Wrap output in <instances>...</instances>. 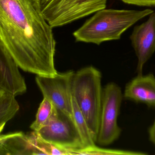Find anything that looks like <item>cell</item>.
Masks as SVG:
<instances>
[{
	"label": "cell",
	"mask_w": 155,
	"mask_h": 155,
	"mask_svg": "<svg viewBox=\"0 0 155 155\" xmlns=\"http://www.w3.org/2000/svg\"><path fill=\"white\" fill-rule=\"evenodd\" d=\"M58 111L52 103L47 98L44 97L37 111L35 121L30 128L33 131H38L48 125L57 115Z\"/></svg>",
	"instance_id": "13"
},
{
	"label": "cell",
	"mask_w": 155,
	"mask_h": 155,
	"mask_svg": "<svg viewBox=\"0 0 155 155\" xmlns=\"http://www.w3.org/2000/svg\"><path fill=\"white\" fill-rule=\"evenodd\" d=\"M38 0H0V39L19 68L54 76L56 42Z\"/></svg>",
	"instance_id": "1"
},
{
	"label": "cell",
	"mask_w": 155,
	"mask_h": 155,
	"mask_svg": "<svg viewBox=\"0 0 155 155\" xmlns=\"http://www.w3.org/2000/svg\"><path fill=\"white\" fill-rule=\"evenodd\" d=\"M5 93H4L3 92L0 90V99L2 98V96H3V95Z\"/></svg>",
	"instance_id": "19"
},
{
	"label": "cell",
	"mask_w": 155,
	"mask_h": 155,
	"mask_svg": "<svg viewBox=\"0 0 155 155\" xmlns=\"http://www.w3.org/2000/svg\"><path fill=\"white\" fill-rule=\"evenodd\" d=\"M102 75L97 69L87 66L74 73L72 95L84 116L96 143L99 130L103 91Z\"/></svg>",
	"instance_id": "3"
},
{
	"label": "cell",
	"mask_w": 155,
	"mask_h": 155,
	"mask_svg": "<svg viewBox=\"0 0 155 155\" xmlns=\"http://www.w3.org/2000/svg\"><path fill=\"white\" fill-rule=\"evenodd\" d=\"M121 88L115 83H109L103 89L99 130L96 143L107 146L117 140L121 129L117 118L123 98Z\"/></svg>",
	"instance_id": "5"
},
{
	"label": "cell",
	"mask_w": 155,
	"mask_h": 155,
	"mask_svg": "<svg viewBox=\"0 0 155 155\" xmlns=\"http://www.w3.org/2000/svg\"><path fill=\"white\" fill-rule=\"evenodd\" d=\"M74 72L57 73L54 76H36L35 81L43 95L55 108L70 117L73 116L72 82Z\"/></svg>",
	"instance_id": "6"
},
{
	"label": "cell",
	"mask_w": 155,
	"mask_h": 155,
	"mask_svg": "<svg viewBox=\"0 0 155 155\" xmlns=\"http://www.w3.org/2000/svg\"><path fill=\"white\" fill-rule=\"evenodd\" d=\"M72 107L73 119L82 140L84 148L94 146L96 143L92 136L87 122L73 97H72Z\"/></svg>",
	"instance_id": "12"
},
{
	"label": "cell",
	"mask_w": 155,
	"mask_h": 155,
	"mask_svg": "<svg viewBox=\"0 0 155 155\" xmlns=\"http://www.w3.org/2000/svg\"><path fill=\"white\" fill-rule=\"evenodd\" d=\"M19 66L0 39V90L16 96L27 90Z\"/></svg>",
	"instance_id": "9"
},
{
	"label": "cell",
	"mask_w": 155,
	"mask_h": 155,
	"mask_svg": "<svg viewBox=\"0 0 155 155\" xmlns=\"http://www.w3.org/2000/svg\"><path fill=\"white\" fill-rule=\"evenodd\" d=\"M68 155H147V153L141 152H134V151H125V150H113V149H106L99 148L96 146L91 147L83 149L78 150H68L67 151Z\"/></svg>",
	"instance_id": "15"
},
{
	"label": "cell",
	"mask_w": 155,
	"mask_h": 155,
	"mask_svg": "<svg viewBox=\"0 0 155 155\" xmlns=\"http://www.w3.org/2000/svg\"><path fill=\"white\" fill-rule=\"evenodd\" d=\"M43 155L35 143L33 133L1 135L0 155Z\"/></svg>",
	"instance_id": "11"
},
{
	"label": "cell",
	"mask_w": 155,
	"mask_h": 155,
	"mask_svg": "<svg viewBox=\"0 0 155 155\" xmlns=\"http://www.w3.org/2000/svg\"><path fill=\"white\" fill-rule=\"evenodd\" d=\"M52 28L63 26L106 7L107 0H38Z\"/></svg>",
	"instance_id": "4"
},
{
	"label": "cell",
	"mask_w": 155,
	"mask_h": 155,
	"mask_svg": "<svg viewBox=\"0 0 155 155\" xmlns=\"http://www.w3.org/2000/svg\"><path fill=\"white\" fill-rule=\"evenodd\" d=\"M148 135L149 140L155 146V119L153 125L148 129Z\"/></svg>",
	"instance_id": "17"
},
{
	"label": "cell",
	"mask_w": 155,
	"mask_h": 155,
	"mask_svg": "<svg viewBox=\"0 0 155 155\" xmlns=\"http://www.w3.org/2000/svg\"><path fill=\"white\" fill-rule=\"evenodd\" d=\"M4 127L5 126H2L0 127V136H1V133H2V132L3 130Z\"/></svg>",
	"instance_id": "18"
},
{
	"label": "cell",
	"mask_w": 155,
	"mask_h": 155,
	"mask_svg": "<svg viewBox=\"0 0 155 155\" xmlns=\"http://www.w3.org/2000/svg\"><path fill=\"white\" fill-rule=\"evenodd\" d=\"M130 39L137 58V73L143 74L145 65L155 52L154 11L146 22L135 26Z\"/></svg>",
	"instance_id": "8"
},
{
	"label": "cell",
	"mask_w": 155,
	"mask_h": 155,
	"mask_svg": "<svg viewBox=\"0 0 155 155\" xmlns=\"http://www.w3.org/2000/svg\"><path fill=\"white\" fill-rule=\"evenodd\" d=\"M154 12L143 10L101 9L74 32L77 42L101 44L119 40L124 32Z\"/></svg>",
	"instance_id": "2"
},
{
	"label": "cell",
	"mask_w": 155,
	"mask_h": 155,
	"mask_svg": "<svg viewBox=\"0 0 155 155\" xmlns=\"http://www.w3.org/2000/svg\"><path fill=\"white\" fill-rule=\"evenodd\" d=\"M128 4L142 6H155V0H121Z\"/></svg>",
	"instance_id": "16"
},
{
	"label": "cell",
	"mask_w": 155,
	"mask_h": 155,
	"mask_svg": "<svg viewBox=\"0 0 155 155\" xmlns=\"http://www.w3.org/2000/svg\"><path fill=\"white\" fill-rule=\"evenodd\" d=\"M36 132L44 140L66 152L84 148L72 117L60 111L48 125Z\"/></svg>",
	"instance_id": "7"
},
{
	"label": "cell",
	"mask_w": 155,
	"mask_h": 155,
	"mask_svg": "<svg viewBox=\"0 0 155 155\" xmlns=\"http://www.w3.org/2000/svg\"><path fill=\"white\" fill-rule=\"evenodd\" d=\"M123 97L136 103L155 107V76L153 74L137 75L127 84Z\"/></svg>",
	"instance_id": "10"
},
{
	"label": "cell",
	"mask_w": 155,
	"mask_h": 155,
	"mask_svg": "<svg viewBox=\"0 0 155 155\" xmlns=\"http://www.w3.org/2000/svg\"><path fill=\"white\" fill-rule=\"evenodd\" d=\"M19 109L15 96L5 93L0 99V127L14 117Z\"/></svg>",
	"instance_id": "14"
}]
</instances>
